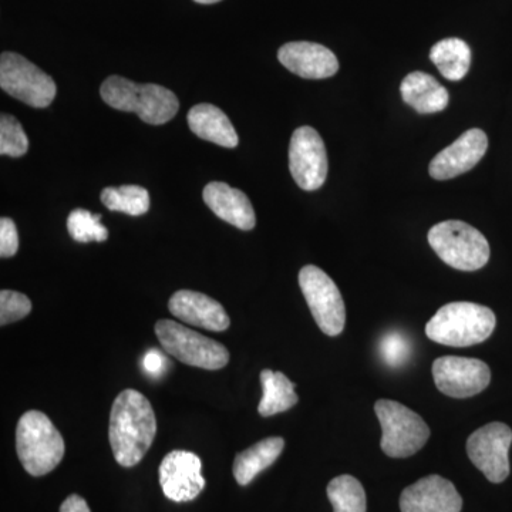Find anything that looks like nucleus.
<instances>
[{
  "instance_id": "3",
  "label": "nucleus",
  "mask_w": 512,
  "mask_h": 512,
  "mask_svg": "<svg viewBox=\"0 0 512 512\" xmlns=\"http://www.w3.org/2000/svg\"><path fill=\"white\" fill-rule=\"evenodd\" d=\"M497 319L487 306L471 302L447 303L426 326L427 338L440 345L467 348L493 335Z\"/></svg>"
},
{
  "instance_id": "8",
  "label": "nucleus",
  "mask_w": 512,
  "mask_h": 512,
  "mask_svg": "<svg viewBox=\"0 0 512 512\" xmlns=\"http://www.w3.org/2000/svg\"><path fill=\"white\" fill-rule=\"evenodd\" d=\"M0 87L30 107L45 109L55 100V80L18 53L6 52L0 57Z\"/></svg>"
},
{
  "instance_id": "26",
  "label": "nucleus",
  "mask_w": 512,
  "mask_h": 512,
  "mask_svg": "<svg viewBox=\"0 0 512 512\" xmlns=\"http://www.w3.org/2000/svg\"><path fill=\"white\" fill-rule=\"evenodd\" d=\"M67 231L74 241L82 242H104L109 238V231L101 224V215L92 214V212L83 210H74L70 212L67 218Z\"/></svg>"
},
{
  "instance_id": "28",
  "label": "nucleus",
  "mask_w": 512,
  "mask_h": 512,
  "mask_svg": "<svg viewBox=\"0 0 512 512\" xmlns=\"http://www.w3.org/2000/svg\"><path fill=\"white\" fill-rule=\"evenodd\" d=\"M380 355L389 367H402L412 356V343L402 332L392 330L380 340Z\"/></svg>"
},
{
  "instance_id": "6",
  "label": "nucleus",
  "mask_w": 512,
  "mask_h": 512,
  "mask_svg": "<svg viewBox=\"0 0 512 512\" xmlns=\"http://www.w3.org/2000/svg\"><path fill=\"white\" fill-rule=\"evenodd\" d=\"M375 412L382 426L380 447L386 456L412 457L429 441L430 429L426 421L402 403L377 400Z\"/></svg>"
},
{
  "instance_id": "11",
  "label": "nucleus",
  "mask_w": 512,
  "mask_h": 512,
  "mask_svg": "<svg viewBox=\"0 0 512 512\" xmlns=\"http://www.w3.org/2000/svg\"><path fill=\"white\" fill-rule=\"evenodd\" d=\"M328 153L318 131L299 127L293 131L289 144V170L303 191H316L328 177Z\"/></svg>"
},
{
  "instance_id": "2",
  "label": "nucleus",
  "mask_w": 512,
  "mask_h": 512,
  "mask_svg": "<svg viewBox=\"0 0 512 512\" xmlns=\"http://www.w3.org/2000/svg\"><path fill=\"white\" fill-rule=\"evenodd\" d=\"M100 96L113 109L136 113L144 123L161 126L173 120L180 103L171 90L158 84H137L111 76L100 87Z\"/></svg>"
},
{
  "instance_id": "15",
  "label": "nucleus",
  "mask_w": 512,
  "mask_h": 512,
  "mask_svg": "<svg viewBox=\"0 0 512 512\" xmlns=\"http://www.w3.org/2000/svg\"><path fill=\"white\" fill-rule=\"evenodd\" d=\"M402 512H461L463 498L451 481L440 476L421 478L400 497Z\"/></svg>"
},
{
  "instance_id": "27",
  "label": "nucleus",
  "mask_w": 512,
  "mask_h": 512,
  "mask_svg": "<svg viewBox=\"0 0 512 512\" xmlns=\"http://www.w3.org/2000/svg\"><path fill=\"white\" fill-rule=\"evenodd\" d=\"M29 150V138L18 119L10 114L0 117V154L19 158Z\"/></svg>"
},
{
  "instance_id": "10",
  "label": "nucleus",
  "mask_w": 512,
  "mask_h": 512,
  "mask_svg": "<svg viewBox=\"0 0 512 512\" xmlns=\"http://www.w3.org/2000/svg\"><path fill=\"white\" fill-rule=\"evenodd\" d=\"M512 430L507 424H487L474 431L467 440V454L471 463L491 483L500 484L510 476V447Z\"/></svg>"
},
{
  "instance_id": "18",
  "label": "nucleus",
  "mask_w": 512,
  "mask_h": 512,
  "mask_svg": "<svg viewBox=\"0 0 512 512\" xmlns=\"http://www.w3.org/2000/svg\"><path fill=\"white\" fill-rule=\"evenodd\" d=\"M205 204L218 218L242 231L255 228L254 207L245 192L229 187L225 183H210L202 192Z\"/></svg>"
},
{
  "instance_id": "4",
  "label": "nucleus",
  "mask_w": 512,
  "mask_h": 512,
  "mask_svg": "<svg viewBox=\"0 0 512 512\" xmlns=\"http://www.w3.org/2000/svg\"><path fill=\"white\" fill-rule=\"evenodd\" d=\"M16 451L23 468L33 477L52 473L64 457V440L45 413L29 410L16 427Z\"/></svg>"
},
{
  "instance_id": "14",
  "label": "nucleus",
  "mask_w": 512,
  "mask_h": 512,
  "mask_svg": "<svg viewBox=\"0 0 512 512\" xmlns=\"http://www.w3.org/2000/svg\"><path fill=\"white\" fill-rule=\"evenodd\" d=\"M487 150V134L480 128H471L433 158L430 175L439 181L456 178L476 167Z\"/></svg>"
},
{
  "instance_id": "5",
  "label": "nucleus",
  "mask_w": 512,
  "mask_h": 512,
  "mask_svg": "<svg viewBox=\"0 0 512 512\" xmlns=\"http://www.w3.org/2000/svg\"><path fill=\"white\" fill-rule=\"evenodd\" d=\"M429 244L441 261L458 271L473 272L487 265L490 244L487 238L463 221H444L429 232Z\"/></svg>"
},
{
  "instance_id": "12",
  "label": "nucleus",
  "mask_w": 512,
  "mask_h": 512,
  "mask_svg": "<svg viewBox=\"0 0 512 512\" xmlns=\"http://www.w3.org/2000/svg\"><path fill=\"white\" fill-rule=\"evenodd\" d=\"M437 389L454 399H467L484 392L491 382V370L483 360L473 357L443 356L434 360Z\"/></svg>"
},
{
  "instance_id": "20",
  "label": "nucleus",
  "mask_w": 512,
  "mask_h": 512,
  "mask_svg": "<svg viewBox=\"0 0 512 512\" xmlns=\"http://www.w3.org/2000/svg\"><path fill=\"white\" fill-rule=\"evenodd\" d=\"M400 92L404 103L421 114L440 113L450 101L446 87L441 86L430 74L423 72L410 73L404 77Z\"/></svg>"
},
{
  "instance_id": "25",
  "label": "nucleus",
  "mask_w": 512,
  "mask_h": 512,
  "mask_svg": "<svg viewBox=\"0 0 512 512\" xmlns=\"http://www.w3.org/2000/svg\"><path fill=\"white\" fill-rule=\"evenodd\" d=\"M333 512H366V493L359 480L352 476L333 478L328 485Z\"/></svg>"
},
{
  "instance_id": "23",
  "label": "nucleus",
  "mask_w": 512,
  "mask_h": 512,
  "mask_svg": "<svg viewBox=\"0 0 512 512\" xmlns=\"http://www.w3.org/2000/svg\"><path fill=\"white\" fill-rule=\"evenodd\" d=\"M431 62L447 80L464 79L471 66V49L466 42L456 37L436 43L430 52Z\"/></svg>"
},
{
  "instance_id": "31",
  "label": "nucleus",
  "mask_w": 512,
  "mask_h": 512,
  "mask_svg": "<svg viewBox=\"0 0 512 512\" xmlns=\"http://www.w3.org/2000/svg\"><path fill=\"white\" fill-rule=\"evenodd\" d=\"M165 359L158 350H151L144 357V369L147 370L150 375H160L164 370Z\"/></svg>"
},
{
  "instance_id": "9",
  "label": "nucleus",
  "mask_w": 512,
  "mask_h": 512,
  "mask_svg": "<svg viewBox=\"0 0 512 512\" xmlns=\"http://www.w3.org/2000/svg\"><path fill=\"white\" fill-rule=\"evenodd\" d=\"M299 286L316 325L325 335L338 336L345 329L346 308L338 285L315 265L303 266Z\"/></svg>"
},
{
  "instance_id": "19",
  "label": "nucleus",
  "mask_w": 512,
  "mask_h": 512,
  "mask_svg": "<svg viewBox=\"0 0 512 512\" xmlns=\"http://www.w3.org/2000/svg\"><path fill=\"white\" fill-rule=\"evenodd\" d=\"M188 126L195 136L211 141L217 146L235 148L239 138L227 114L214 104L202 103L188 113Z\"/></svg>"
},
{
  "instance_id": "32",
  "label": "nucleus",
  "mask_w": 512,
  "mask_h": 512,
  "mask_svg": "<svg viewBox=\"0 0 512 512\" xmlns=\"http://www.w3.org/2000/svg\"><path fill=\"white\" fill-rule=\"evenodd\" d=\"M60 512H92L89 504L80 495L73 494L67 497L60 505Z\"/></svg>"
},
{
  "instance_id": "33",
  "label": "nucleus",
  "mask_w": 512,
  "mask_h": 512,
  "mask_svg": "<svg viewBox=\"0 0 512 512\" xmlns=\"http://www.w3.org/2000/svg\"><path fill=\"white\" fill-rule=\"evenodd\" d=\"M194 2L201 3V5H212V3H218L221 0H194Z\"/></svg>"
},
{
  "instance_id": "13",
  "label": "nucleus",
  "mask_w": 512,
  "mask_h": 512,
  "mask_svg": "<svg viewBox=\"0 0 512 512\" xmlns=\"http://www.w3.org/2000/svg\"><path fill=\"white\" fill-rule=\"evenodd\" d=\"M201 470V458L197 454L184 450L168 453L158 470L165 497L174 503L195 500L205 488Z\"/></svg>"
},
{
  "instance_id": "22",
  "label": "nucleus",
  "mask_w": 512,
  "mask_h": 512,
  "mask_svg": "<svg viewBox=\"0 0 512 512\" xmlns=\"http://www.w3.org/2000/svg\"><path fill=\"white\" fill-rule=\"evenodd\" d=\"M262 396L258 406V413L262 417H271L292 409L299 402L295 392L296 384L292 383L281 372H272L265 369L261 372Z\"/></svg>"
},
{
  "instance_id": "7",
  "label": "nucleus",
  "mask_w": 512,
  "mask_h": 512,
  "mask_svg": "<svg viewBox=\"0 0 512 512\" xmlns=\"http://www.w3.org/2000/svg\"><path fill=\"white\" fill-rule=\"evenodd\" d=\"M156 335L165 352L184 365L205 370H220L228 365L229 352L224 345L175 320H158Z\"/></svg>"
},
{
  "instance_id": "17",
  "label": "nucleus",
  "mask_w": 512,
  "mask_h": 512,
  "mask_svg": "<svg viewBox=\"0 0 512 512\" xmlns=\"http://www.w3.org/2000/svg\"><path fill=\"white\" fill-rule=\"evenodd\" d=\"M168 309L175 318L183 320L188 325L224 332L231 325L224 306L204 293L194 291L175 292L168 302Z\"/></svg>"
},
{
  "instance_id": "24",
  "label": "nucleus",
  "mask_w": 512,
  "mask_h": 512,
  "mask_svg": "<svg viewBox=\"0 0 512 512\" xmlns=\"http://www.w3.org/2000/svg\"><path fill=\"white\" fill-rule=\"evenodd\" d=\"M100 200L110 211L140 217L150 210V194L140 185L104 188Z\"/></svg>"
},
{
  "instance_id": "1",
  "label": "nucleus",
  "mask_w": 512,
  "mask_h": 512,
  "mask_svg": "<svg viewBox=\"0 0 512 512\" xmlns=\"http://www.w3.org/2000/svg\"><path fill=\"white\" fill-rule=\"evenodd\" d=\"M157 434L153 406L143 393L123 390L111 406L109 439L114 458L121 467L137 466Z\"/></svg>"
},
{
  "instance_id": "30",
  "label": "nucleus",
  "mask_w": 512,
  "mask_h": 512,
  "mask_svg": "<svg viewBox=\"0 0 512 512\" xmlns=\"http://www.w3.org/2000/svg\"><path fill=\"white\" fill-rule=\"evenodd\" d=\"M19 249L18 228L15 221L3 217L0 220V256L3 259L12 258Z\"/></svg>"
},
{
  "instance_id": "16",
  "label": "nucleus",
  "mask_w": 512,
  "mask_h": 512,
  "mask_svg": "<svg viewBox=\"0 0 512 512\" xmlns=\"http://www.w3.org/2000/svg\"><path fill=\"white\" fill-rule=\"evenodd\" d=\"M279 62L302 79L322 80L339 72L338 57L328 47L311 42H291L278 52Z\"/></svg>"
},
{
  "instance_id": "21",
  "label": "nucleus",
  "mask_w": 512,
  "mask_h": 512,
  "mask_svg": "<svg viewBox=\"0 0 512 512\" xmlns=\"http://www.w3.org/2000/svg\"><path fill=\"white\" fill-rule=\"evenodd\" d=\"M284 447L285 440L282 437H268V439L258 441L254 446L239 453L235 457L234 467H232V473H234L237 483L244 487L251 484L258 474L278 460Z\"/></svg>"
},
{
  "instance_id": "29",
  "label": "nucleus",
  "mask_w": 512,
  "mask_h": 512,
  "mask_svg": "<svg viewBox=\"0 0 512 512\" xmlns=\"http://www.w3.org/2000/svg\"><path fill=\"white\" fill-rule=\"evenodd\" d=\"M32 312V302L28 296L15 291L0 292V325L6 326L10 323L22 320Z\"/></svg>"
}]
</instances>
